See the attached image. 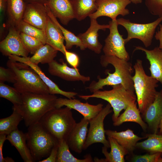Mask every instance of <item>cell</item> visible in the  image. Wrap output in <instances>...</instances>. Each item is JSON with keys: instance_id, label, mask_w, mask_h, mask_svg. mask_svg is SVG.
Wrapping results in <instances>:
<instances>
[{"instance_id": "cell-1", "label": "cell", "mask_w": 162, "mask_h": 162, "mask_svg": "<svg viewBox=\"0 0 162 162\" xmlns=\"http://www.w3.org/2000/svg\"><path fill=\"white\" fill-rule=\"evenodd\" d=\"M100 63L103 67H106L109 64L115 68L112 73L107 72L108 76L102 78L98 76V81H93L87 87L91 92L103 89L106 86L121 84L126 89L135 92L132 79L133 68L132 64L128 61L114 56L102 55Z\"/></svg>"}, {"instance_id": "cell-2", "label": "cell", "mask_w": 162, "mask_h": 162, "mask_svg": "<svg viewBox=\"0 0 162 162\" xmlns=\"http://www.w3.org/2000/svg\"><path fill=\"white\" fill-rule=\"evenodd\" d=\"M22 103L13 105L12 109L20 114L28 127L39 122L48 112L56 108L58 97L50 94H21Z\"/></svg>"}, {"instance_id": "cell-3", "label": "cell", "mask_w": 162, "mask_h": 162, "mask_svg": "<svg viewBox=\"0 0 162 162\" xmlns=\"http://www.w3.org/2000/svg\"><path fill=\"white\" fill-rule=\"evenodd\" d=\"M16 76L14 87L21 94H50L48 87L37 73L27 64L9 59L7 63Z\"/></svg>"}, {"instance_id": "cell-4", "label": "cell", "mask_w": 162, "mask_h": 162, "mask_svg": "<svg viewBox=\"0 0 162 162\" xmlns=\"http://www.w3.org/2000/svg\"><path fill=\"white\" fill-rule=\"evenodd\" d=\"M71 108H55L47 112L39 122L58 141L68 138L76 124Z\"/></svg>"}, {"instance_id": "cell-5", "label": "cell", "mask_w": 162, "mask_h": 162, "mask_svg": "<svg viewBox=\"0 0 162 162\" xmlns=\"http://www.w3.org/2000/svg\"><path fill=\"white\" fill-rule=\"evenodd\" d=\"M133 68L135 74L132 79L134 91L138 108L142 114L154 100L159 81L146 74L141 60L137 59Z\"/></svg>"}, {"instance_id": "cell-6", "label": "cell", "mask_w": 162, "mask_h": 162, "mask_svg": "<svg viewBox=\"0 0 162 162\" xmlns=\"http://www.w3.org/2000/svg\"><path fill=\"white\" fill-rule=\"evenodd\" d=\"M26 134L27 145L34 161L39 162L48 157L58 143L39 122L28 127Z\"/></svg>"}, {"instance_id": "cell-7", "label": "cell", "mask_w": 162, "mask_h": 162, "mask_svg": "<svg viewBox=\"0 0 162 162\" xmlns=\"http://www.w3.org/2000/svg\"><path fill=\"white\" fill-rule=\"evenodd\" d=\"M109 90L96 91L89 95H79L80 98L87 100L90 98H96L107 101L113 108L112 116L113 122L116 121L121 112L125 110L130 104L135 103L136 97L134 91L125 89L122 85L112 86Z\"/></svg>"}, {"instance_id": "cell-8", "label": "cell", "mask_w": 162, "mask_h": 162, "mask_svg": "<svg viewBox=\"0 0 162 162\" xmlns=\"http://www.w3.org/2000/svg\"><path fill=\"white\" fill-rule=\"evenodd\" d=\"M117 21L118 25L123 26L127 31V37L125 39V44L133 39H137L147 48L152 44L156 29L162 21V17L145 24L131 22L129 20L123 18L117 19Z\"/></svg>"}, {"instance_id": "cell-9", "label": "cell", "mask_w": 162, "mask_h": 162, "mask_svg": "<svg viewBox=\"0 0 162 162\" xmlns=\"http://www.w3.org/2000/svg\"><path fill=\"white\" fill-rule=\"evenodd\" d=\"M111 107L110 104L108 103L95 117L89 120V128L83 150L96 143H101L107 148L110 147L109 142L105 136L104 121L106 117L112 112Z\"/></svg>"}, {"instance_id": "cell-10", "label": "cell", "mask_w": 162, "mask_h": 162, "mask_svg": "<svg viewBox=\"0 0 162 162\" xmlns=\"http://www.w3.org/2000/svg\"><path fill=\"white\" fill-rule=\"evenodd\" d=\"M110 33L105 40L103 48L104 55L114 56L128 61L130 57L125 45V39L118 31L117 19L112 20L109 22Z\"/></svg>"}, {"instance_id": "cell-11", "label": "cell", "mask_w": 162, "mask_h": 162, "mask_svg": "<svg viewBox=\"0 0 162 162\" xmlns=\"http://www.w3.org/2000/svg\"><path fill=\"white\" fill-rule=\"evenodd\" d=\"M97 9L89 17L95 19L106 16L112 20H116L119 15L125 16L130 14L127 7L131 3L129 0H97Z\"/></svg>"}, {"instance_id": "cell-12", "label": "cell", "mask_w": 162, "mask_h": 162, "mask_svg": "<svg viewBox=\"0 0 162 162\" xmlns=\"http://www.w3.org/2000/svg\"><path fill=\"white\" fill-rule=\"evenodd\" d=\"M20 33L16 27H9L8 34L0 42V50L3 55L28 57L29 53L21 40Z\"/></svg>"}, {"instance_id": "cell-13", "label": "cell", "mask_w": 162, "mask_h": 162, "mask_svg": "<svg viewBox=\"0 0 162 162\" xmlns=\"http://www.w3.org/2000/svg\"><path fill=\"white\" fill-rule=\"evenodd\" d=\"M63 106L75 110L89 121L95 117L103 108V105L101 103L93 105L88 102L82 103L75 98H58L56 108H61Z\"/></svg>"}, {"instance_id": "cell-14", "label": "cell", "mask_w": 162, "mask_h": 162, "mask_svg": "<svg viewBox=\"0 0 162 162\" xmlns=\"http://www.w3.org/2000/svg\"><path fill=\"white\" fill-rule=\"evenodd\" d=\"M109 27V24H100L97 19H90V26L87 30L77 36L86 48L99 54L101 52L103 46L98 40V31L100 30L105 31Z\"/></svg>"}, {"instance_id": "cell-15", "label": "cell", "mask_w": 162, "mask_h": 162, "mask_svg": "<svg viewBox=\"0 0 162 162\" xmlns=\"http://www.w3.org/2000/svg\"><path fill=\"white\" fill-rule=\"evenodd\" d=\"M48 16L44 4L26 3L22 20L45 31Z\"/></svg>"}, {"instance_id": "cell-16", "label": "cell", "mask_w": 162, "mask_h": 162, "mask_svg": "<svg viewBox=\"0 0 162 162\" xmlns=\"http://www.w3.org/2000/svg\"><path fill=\"white\" fill-rule=\"evenodd\" d=\"M48 65V71L51 75L65 80L81 81L84 84L90 80V77L81 74L78 69L70 68L64 62L59 63L54 60L49 64Z\"/></svg>"}, {"instance_id": "cell-17", "label": "cell", "mask_w": 162, "mask_h": 162, "mask_svg": "<svg viewBox=\"0 0 162 162\" xmlns=\"http://www.w3.org/2000/svg\"><path fill=\"white\" fill-rule=\"evenodd\" d=\"M89 121L83 117L76 123L67 140L69 148L75 152L80 154L83 150L88 133Z\"/></svg>"}, {"instance_id": "cell-18", "label": "cell", "mask_w": 162, "mask_h": 162, "mask_svg": "<svg viewBox=\"0 0 162 162\" xmlns=\"http://www.w3.org/2000/svg\"><path fill=\"white\" fill-rule=\"evenodd\" d=\"M53 16L63 25H67L75 18L73 4L71 0H47L46 4Z\"/></svg>"}, {"instance_id": "cell-19", "label": "cell", "mask_w": 162, "mask_h": 162, "mask_svg": "<svg viewBox=\"0 0 162 162\" xmlns=\"http://www.w3.org/2000/svg\"><path fill=\"white\" fill-rule=\"evenodd\" d=\"M142 115L153 133L157 134L162 120V90L157 92L154 100Z\"/></svg>"}, {"instance_id": "cell-20", "label": "cell", "mask_w": 162, "mask_h": 162, "mask_svg": "<svg viewBox=\"0 0 162 162\" xmlns=\"http://www.w3.org/2000/svg\"><path fill=\"white\" fill-rule=\"evenodd\" d=\"M27 57H20V56L14 55H11L8 56L9 59L26 64L35 71L44 82L48 88L50 94L55 95L60 94L69 99L74 98L75 96L77 95V93L66 92L60 89L56 84L45 75L38 65L30 62Z\"/></svg>"}, {"instance_id": "cell-21", "label": "cell", "mask_w": 162, "mask_h": 162, "mask_svg": "<svg viewBox=\"0 0 162 162\" xmlns=\"http://www.w3.org/2000/svg\"><path fill=\"white\" fill-rule=\"evenodd\" d=\"M140 50L144 52L149 62L151 76L157 80L162 85V49L155 47L151 50L142 46H136L134 52Z\"/></svg>"}, {"instance_id": "cell-22", "label": "cell", "mask_w": 162, "mask_h": 162, "mask_svg": "<svg viewBox=\"0 0 162 162\" xmlns=\"http://www.w3.org/2000/svg\"><path fill=\"white\" fill-rule=\"evenodd\" d=\"M46 44L62 52L67 50L64 44V38L59 28L48 16L45 29Z\"/></svg>"}, {"instance_id": "cell-23", "label": "cell", "mask_w": 162, "mask_h": 162, "mask_svg": "<svg viewBox=\"0 0 162 162\" xmlns=\"http://www.w3.org/2000/svg\"><path fill=\"white\" fill-rule=\"evenodd\" d=\"M105 133L108 136L114 139L129 152H133L136 147L137 143L139 140L147 138L146 136L140 137L137 136L132 130L129 129L120 132L107 130H105Z\"/></svg>"}, {"instance_id": "cell-24", "label": "cell", "mask_w": 162, "mask_h": 162, "mask_svg": "<svg viewBox=\"0 0 162 162\" xmlns=\"http://www.w3.org/2000/svg\"><path fill=\"white\" fill-rule=\"evenodd\" d=\"M7 140L16 148L25 162L34 161L27 145L26 133L18 129L7 135Z\"/></svg>"}, {"instance_id": "cell-25", "label": "cell", "mask_w": 162, "mask_h": 162, "mask_svg": "<svg viewBox=\"0 0 162 162\" xmlns=\"http://www.w3.org/2000/svg\"><path fill=\"white\" fill-rule=\"evenodd\" d=\"M110 151L107 152V148L104 146L102 148V152L104 155L105 159H94L96 162H124L125 156L128 153V152L120 145L113 138L108 136Z\"/></svg>"}, {"instance_id": "cell-26", "label": "cell", "mask_w": 162, "mask_h": 162, "mask_svg": "<svg viewBox=\"0 0 162 162\" xmlns=\"http://www.w3.org/2000/svg\"><path fill=\"white\" fill-rule=\"evenodd\" d=\"M26 3L24 0H7L6 10L9 27L18 26L22 20Z\"/></svg>"}, {"instance_id": "cell-27", "label": "cell", "mask_w": 162, "mask_h": 162, "mask_svg": "<svg viewBox=\"0 0 162 162\" xmlns=\"http://www.w3.org/2000/svg\"><path fill=\"white\" fill-rule=\"evenodd\" d=\"M113 123L114 126H119L124 122H132L137 123L145 131L148 125L143 121L140 115V111L135 102L130 104Z\"/></svg>"}, {"instance_id": "cell-28", "label": "cell", "mask_w": 162, "mask_h": 162, "mask_svg": "<svg viewBox=\"0 0 162 162\" xmlns=\"http://www.w3.org/2000/svg\"><path fill=\"white\" fill-rule=\"evenodd\" d=\"M58 51L50 45L45 44L40 46L31 57H27L31 62L36 65L50 63L54 60Z\"/></svg>"}, {"instance_id": "cell-29", "label": "cell", "mask_w": 162, "mask_h": 162, "mask_svg": "<svg viewBox=\"0 0 162 162\" xmlns=\"http://www.w3.org/2000/svg\"><path fill=\"white\" fill-rule=\"evenodd\" d=\"M75 18L81 21L94 13L97 9L94 0H72Z\"/></svg>"}, {"instance_id": "cell-30", "label": "cell", "mask_w": 162, "mask_h": 162, "mask_svg": "<svg viewBox=\"0 0 162 162\" xmlns=\"http://www.w3.org/2000/svg\"><path fill=\"white\" fill-rule=\"evenodd\" d=\"M44 4L48 16L59 28L63 35L65 41L66 49L67 50L70 49L74 46L79 47L81 50H84L86 49L80 38L62 26L57 21L56 18L52 14L49 8L45 4Z\"/></svg>"}, {"instance_id": "cell-31", "label": "cell", "mask_w": 162, "mask_h": 162, "mask_svg": "<svg viewBox=\"0 0 162 162\" xmlns=\"http://www.w3.org/2000/svg\"><path fill=\"white\" fill-rule=\"evenodd\" d=\"M69 147L65 140L58 141L57 162H92V158L90 154H87L83 159L75 158L70 153Z\"/></svg>"}, {"instance_id": "cell-32", "label": "cell", "mask_w": 162, "mask_h": 162, "mask_svg": "<svg viewBox=\"0 0 162 162\" xmlns=\"http://www.w3.org/2000/svg\"><path fill=\"white\" fill-rule=\"evenodd\" d=\"M147 139L137 143L136 147L147 151L152 154L162 153V135L152 133L146 135Z\"/></svg>"}, {"instance_id": "cell-33", "label": "cell", "mask_w": 162, "mask_h": 162, "mask_svg": "<svg viewBox=\"0 0 162 162\" xmlns=\"http://www.w3.org/2000/svg\"><path fill=\"white\" fill-rule=\"evenodd\" d=\"M9 116L0 119V134L6 135L18 129L20 122L23 120L21 115L15 110Z\"/></svg>"}, {"instance_id": "cell-34", "label": "cell", "mask_w": 162, "mask_h": 162, "mask_svg": "<svg viewBox=\"0 0 162 162\" xmlns=\"http://www.w3.org/2000/svg\"><path fill=\"white\" fill-rule=\"evenodd\" d=\"M20 32L35 38L44 44H46L45 31L32 26L22 20L16 28Z\"/></svg>"}, {"instance_id": "cell-35", "label": "cell", "mask_w": 162, "mask_h": 162, "mask_svg": "<svg viewBox=\"0 0 162 162\" xmlns=\"http://www.w3.org/2000/svg\"><path fill=\"white\" fill-rule=\"evenodd\" d=\"M0 97L11 102L13 105L20 104L22 103L21 94L14 88L0 82Z\"/></svg>"}, {"instance_id": "cell-36", "label": "cell", "mask_w": 162, "mask_h": 162, "mask_svg": "<svg viewBox=\"0 0 162 162\" xmlns=\"http://www.w3.org/2000/svg\"><path fill=\"white\" fill-rule=\"evenodd\" d=\"M20 36L21 40L26 48L29 53L33 55L40 46L44 45L37 39L20 32Z\"/></svg>"}, {"instance_id": "cell-37", "label": "cell", "mask_w": 162, "mask_h": 162, "mask_svg": "<svg viewBox=\"0 0 162 162\" xmlns=\"http://www.w3.org/2000/svg\"><path fill=\"white\" fill-rule=\"evenodd\" d=\"M145 3L152 14L162 17V0H145Z\"/></svg>"}, {"instance_id": "cell-38", "label": "cell", "mask_w": 162, "mask_h": 162, "mask_svg": "<svg viewBox=\"0 0 162 162\" xmlns=\"http://www.w3.org/2000/svg\"><path fill=\"white\" fill-rule=\"evenodd\" d=\"M162 153L157 152L150 154L135 155L132 160L134 162H162Z\"/></svg>"}, {"instance_id": "cell-39", "label": "cell", "mask_w": 162, "mask_h": 162, "mask_svg": "<svg viewBox=\"0 0 162 162\" xmlns=\"http://www.w3.org/2000/svg\"><path fill=\"white\" fill-rule=\"evenodd\" d=\"M16 76L14 71L11 68L0 67V82H5L13 83L16 81Z\"/></svg>"}, {"instance_id": "cell-40", "label": "cell", "mask_w": 162, "mask_h": 162, "mask_svg": "<svg viewBox=\"0 0 162 162\" xmlns=\"http://www.w3.org/2000/svg\"><path fill=\"white\" fill-rule=\"evenodd\" d=\"M68 62L73 68H77L80 63V58L76 53L66 50L64 55Z\"/></svg>"}, {"instance_id": "cell-41", "label": "cell", "mask_w": 162, "mask_h": 162, "mask_svg": "<svg viewBox=\"0 0 162 162\" xmlns=\"http://www.w3.org/2000/svg\"><path fill=\"white\" fill-rule=\"evenodd\" d=\"M58 143L54 146L49 155L39 162H56L57 158Z\"/></svg>"}, {"instance_id": "cell-42", "label": "cell", "mask_w": 162, "mask_h": 162, "mask_svg": "<svg viewBox=\"0 0 162 162\" xmlns=\"http://www.w3.org/2000/svg\"><path fill=\"white\" fill-rule=\"evenodd\" d=\"M7 140V135L0 134V162H5V158L3 157L2 150L4 143Z\"/></svg>"}, {"instance_id": "cell-43", "label": "cell", "mask_w": 162, "mask_h": 162, "mask_svg": "<svg viewBox=\"0 0 162 162\" xmlns=\"http://www.w3.org/2000/svg\"><path fill=\"white\" fill-rule=\"evenodd\" d=\"M159 29L156 32L154 35L155 39L159 41L158 47L162 49V24H160Z\"/></svg>"}, {"instance_id": "cell-44", "label": "cell", "mask_w": 162, "mask_h": 162, "mask_svg": "<svg viewBox=\"0 0 162 162\" xmlns=\"http://www.w3.org/2000/svg\"><path fill=\"white\" fill-rule=\"evenodd\" d=\"M7 8V1L6 0H0V11L2 13L4 12Z\"/></svg>"}, {"instance_id": "cell-45", "label": "cell", "mask_w": 162, "mask_h": 162, "mask_svg": "<svg viewBox=\"0 0 162 162\" xmlns=\"http://www.w3.org/2000/svg\"><path fill=\"white\" fill-rule=\"evenodd\" d=\"M26 3H37L44 4L47 0H24Z\"/></svg>"}, {"instance_id": "cell-46", "label": "cell", "mask_w": 162, "mask_h": 162, "mask_svg": "<svg viewBox=\"0 0 162 162\" xmlns=\"http://www.w3.org/2000/svg\"><path fill=\"white\" fill-rule=\"evenodd\" d=\"M132 3L134 4H138L142 3V0H129Z\"/></svg>"}, {"instance_id": "cell-47", "label": "cell", "mask_w": 162, "mask_h": 162, "mask_svg": "<svg viewBox=\"0 0 162 162\" xmlns=\"http://www.w3.org/2000/svg\"><path fill=\"white\" fill-rule=\"evenodd\" d=\"M159 129H160V133L162 134V120H161L160 124Z\"/></svg>"}, {"instance_id": "cell-48", "label": "cell", "mask_w": 162, "mask_h": 162, "mask_svg": "<svg viewBox=\"0 0 162 162\" xmlns=\"http://www.w3.org/2000/svg\"><path fill=\"white\" fill-rule=\"evenodd\" d=\"M95 1H97V0H94Z\"/></svg>"}, {"instance_id": "cell-49", "label": "cell", "mask_w": 162, "mask_h": 162, "mask_svg": "<svg viewBox=\"0 0 162 162\" xmlns=\"http://www.w3.org/2000/svg\"><path fill=\"white\" fill-rule=\"evenodd\" d=\"M7 0H6V1H7Z\"/></svg>"}, {"instance_id": "cell-50", "label": "cell", "mask_w": 162, "mask_h": 162, "mask_svg": "<svg viewBox=\"0 0 162 162\" xmlns=\"http://www.w3.org/2000/svg\"><path fill=\"white\" fill-rule=\"evenodd\" d=\"M71 0V1L72 0Z\"/></svg>"}]
</instances>
